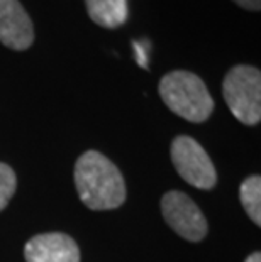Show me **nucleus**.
Wrapping results in <instances>:
<instances>
[{
    "mask_svg": "<svg viewBox=\"0 0 261 262\" xmlns=\"http://www.w3.org/2000/svg\"><path fill=\"white\" fill-rule=\"evenodd\" d=\"M75 186L90 210H114L126 202V183L119 168L98 150H87L76 161Z\"/></svg>",
    "mask_w": 261,
    "mask_h": 262,
    "instance_id": "nucleus-1",
    "label": "nucleus"
},
{
    "mask_svg": "<svg viewBox=\"0 0 261 262\" xmlns=\"http://www.w3.org/2000/svg\"><path fill=\"white\" fill-rule=\"evenodd\" d=\"M158 92L171 112L192 124H202L214 112V98L205 83L192 71L175 70L159 80Z\"/></svg>",
    "mask_w": 261,
    "mask_h": 262,
    "instance_id": "nucleus-2",
    "label": "nucleus"
},
{
    "mask_svg": "<svg viewBox=\"0 0 261 262\" xmlns=\"http://www.w3.org/2000/svg\"><path fill=\"white\" fill-rule=\"evenodd\" d=\"M222 97L232 115L244 125L261 120V73L249 64L231 68L222 81Z\"/></svg>",
    "mask_w": 261,
    "mask_h": 262,
    "instance_id": "nucleus-3",
    "label": "nucleus"
},
{
    "mask_svg": "<svg viewBox=\"0 0 261 262\" xmlns=\"http://www.w3.org/2000/svg\"><path fill=\"white\" fill-rule=\"evenodd\" d=\"M171 163L188 185L198 189H212L217 185V171L210 156L190 136H178L171 141Z\"/></svg>",
    "mask_w": 261,
    "mask_h": 262,
    "instance_id": "nucleus-4",
    "label": "nucleus"
},
{
    "mask_svg": "<svg viewBox=\"0 0 261 262\" xmlns=\"http://www.w3.org/2000/svg\"><path fill=\"white\" fill-rule=\"evenodd\" d=\"M161 213L171 230L188 242H200L207 235V219L197 203L185 193H165L161 198Z\"/></svg>",
    "mask_w": 261,
    "mask_h": 262,
    "instance_id": "nucleus-5",
    "label": "nucleus"
},
{
    "mask_svg": "<svg viewBox=\"0 0 261 262\" xmlns=\"http://www.w3.org/2000/svg\"><path fill=\"white\" fill-rule=\"evenodd\" d=\"M34 37V24L21 0H0V42L12 51H26Z\"/></svg>",
    "mask_w": 261,
    "mask_h": 262,
    "instance_id": "nucleus-6",
    "label": "nucleus"
},
{
    "mask_svg": "<svg viewBox=\"0 0 261 262\" xmlns=\"http://www.w3.org/2000/svg\"><path fill=\"white\" fill-rule=\"evenodd\" d=\"M26 262H80V249L66 233H39L24 247Z\"/></svg>",
    "mask_w": 261,
    "mask_h": 262,
    "instance_id": "nucleus-7",
    "label": "nucleus"
},
{
    "mask_svg": "<svg viewBox=\"0 0 261 262\" xmlns=\"http://www.w3.org/2000/svg\"><path fill=\"white\" fill-rule=\"evenodd\" d=\"M87 14L104 29H117L129 17L127 0H85Z\"/></svg>",
    "mask_w": 261,
    "mask_h": 262,
    "instance_id": "nucleus-8",
    "label": "nucleus"
},
{
    "mask_svg": "<svg viewBox=\"0 0 261 262\" xmlns=\"http://www.w3.org/2000/svg\"><path fill=\"white\" fill-rule=\"evenodd\" d=\"M239 200L244 211L258 227L261 225V178L258 174L249 176L239 188Z\"/></svg>",
    "mask_w": 261,
    "mask_h": 262,
    "instance_id": "nucleus-9",
    "label": "nucleus"
},
{
    "mask_svg": "<svg viewBox=\"0 0 261 262\" xmlns=\"http://www.w3.org/2000/svg\"><path fill=\"white\" fill-rule=\"evenodd\" d=\"M15 188H17V178L14 169L9 164L0 163V211L12 200Z\"/></svg>",
    "mask_w": 261,
    "mask_h": 262,
    "instance_id": "nucleus-10",
    "label": "nucleus"
},
{
    "mask_svg": "<svg viewBox=\"0 0 261 262\" xmlns=\"http://www.w3.org/2000/svg\"><path fill=\"white\" fill-rule=\"evenodd\" d=\"M232 2L244 10H251V12H259L261 10V0H232Z\"/></svg>",
    "mask_w": 261,
    "mask_h": 262,
    "instance_id": "nucleus-11",
    "label": "nucleus"
},
{
    "mask_svg": "<svg viewBox=\"0 0 261 262\" xmlns=\"http://www.w3.org/2000/svg\"><path fill=\"white\" fill-rule=\"evenodd\" d=\"M244 262H261V254L259 252H253Z\"/></svg>",
    "mask_w": 261,
    "mask_h": 262,
    "instance_id": "nucleus-12",
    "label": "nucleus"
}]
</instances>
